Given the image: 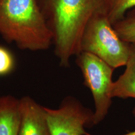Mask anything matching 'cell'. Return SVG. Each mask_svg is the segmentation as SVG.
<instances>
[{"instance_id":"6da1fadb","label":"cell","mask_w":135,"mask_h":135,"mask_svg":"<svg viewBox=\"0 0 135 135\" xmlns=\"http://www.w3.org/2000/svg\"><path fill=\"white\" fill-rule=\"evenodd\" d=\"M50 28L60 66H70V59L81 53L86 26L96 15L106 13V0H48Z\"/></svg>"},{"instance_id":"7a4b0ae2","label":"cell","mask_w":135,"mask_h":135,"mask_svg":"<svg viewBox=\"0 0 135 135\" xmlns=\"http://www.w3.org/2000/svg\"><path fill=\"white\" fill-rule=\"evenodd\" d=\"M0 35L7 43L32 51L46 50L53 42L36 0H0Z\"/></svg>"},{"instance_id":"3957f363","label":"cell","mask_w":135,"mask_h":135,"mask_svg":"<svg viewBox=\"0 0 135 135\" xmlns=\"http://www.w3.org/2000/svg\"><path fill=\"white\" fill-rule=\"evenodd\" d=\"M98 57L113 68L128 63L129 43L119 38L106 13L94 16L88 22L83 35L81 52Z\"/></svg>"},{"instance_id":"277c9868","label":"cell","mask_w":135,"mask_h":135,"mask_svg":"<svg viewBox=\"0 0 135 135\" xmlns=\"http://www.w3.org/2000/svg\"><path fill=\"white\" fill-rule=\"evenodd\" d=\"M76 63L82 73L84 85L88 88L93 98L95 109L93 126H95L106 118L112 104L110 91L114 68L87 52L82 51L77 55Z\"/></svg>"},{"instance_id":"5b68a950","label":"cell","mask_w":135,"mask_h":135,"mask_svg":"<svg viewBox=\"0 0 135 135\" xmlns=\"http://www.w3.org/2000/svg\"><path fill=\"white\" fill-rule=\"evenodd\" d=\"M46 111L51 135H84L85 128L93 126V112L75 97H66L58 108Z\"/></svg>"},{"instance_id":"8992f818","label":"cell","mask_w":135,"mask_h":135,"mask_svg":"<svg viewBox=\"0 0 135 135\" xmlns=\"http://www.w3.org/2000/svg\"><path fill=\"white\" fill-rule=\"evenodd\" d=\"M20 123L18 135H51L46 107L29 96L20 99Z\"/></svg>"},{"instance_id":"52a82bcc","label":"cell","mask_w":135,"mask_h":135,"mask_svg":"<svg viewBox=\"0 0 135 135\" xmlns=\"http://www.w3.org/2000/svg\"><path fill=\"white\" fill-rule=\"evenodd\" d=\"M20 123V99L0 96V135H18Z\"/></svg>"},{"instance_id":"ba28073f","label":"cell","mask_w":135,"mask_h":135,"mask_svg":"<svg viewBox=\"0 0 135 135\" xmlns=\"http://www.w3.org/2000/svg\"><path fill=\"white\" fill-rule=\"evenodd\" d=\"M111 97L118 98H135V66L127 63L124 72L113 83Z\"/></svg>"},{"instance_id":"9c48e42d","label":"cell","mask_w":135,"mask_h":135,"mask_svg":"<svg viewBox=\"0 0 135 135\" xmlns=\"http://www.w3.org/2000/svg\"><path fill=\"white\" fill-rule=\"evenodd\" d=\"M113 28L121 40L128 43H135V8H133Z\"/></svg>"},{"instance_id":"30bf717a","label":"cell","mask_w":135,"mask_h":135,"mask_svg":"<svg viewBox=\"0 0 135 135\" xmlns=\"http://www.w3.org/2000/svg\"><path fill=\"white\" fill-rule=\"evenodd\" d=\"M106 15L113 25L135 8V0H106Z\"/></svg>"},{"instance_id":"8fae6325","label":"cell","mask_w":135,"mask_h":135,"mask_svg":"<svg viewBox=\"0 0 135 135\" xmlns=\"http://www.w3.org/2000/svg\"><path fill=\"white\" fill-rule=\"evenodd\" d=\"M15 67L14 56L8 49L0 46V76L9 75L14 70Z\"/></svg>"},{"instance_id":"7c38bea8","label":"cell","mask_w":135,"mask_h":135,"mask_svg":"<svg viewBox=\"0 0 135 135\" xmlns=\"http://www.w3.org/2000/svg\"><path fill=\"white\" fill-rule=\"evenodd\" d=\"M135 66V43H129V53L128 63Z\"/></svg>"},{"instance_id":"4fadbf2b","label":"cell","mask_w":135,"mask_h":135,"mask_svg":"<svg viewBox=\"0 0 135 135\" xmlns=\"http://www.w3.org/2000/svg\"><path fill=\"white\" fill-rule=\"evenodd\" d=\"M132 113L133 114V116H134L135 117V106L134 108H133V111H132ZM122 135H135V131H131V132H128L127 133H126V134H122Z\"/></svg>"}]
</instances>
